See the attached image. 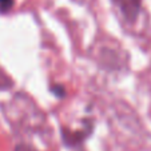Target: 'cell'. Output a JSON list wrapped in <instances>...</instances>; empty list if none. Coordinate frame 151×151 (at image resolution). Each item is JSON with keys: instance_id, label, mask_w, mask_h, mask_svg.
<instances>
[{"instance_id": "cell-1", "label": "cell", "mask_w": 151, "mask_h": 151, "mask_svg": "<svg viewBox=\"0 0 151 151\" xmlns=\"http://www.w3.org/2000/svg\"><path fill=\"white\" fill-rule=\"evenodd\" d=\"M92 132V122L86 120L79 130H68L67 127L62 128V139L67 147H76L82 145L84 139Z\"/></svg>"}, {"instance_id": "cell-2", "label": "cell", "mask_w": 151, "mask_h": 151, "mask_svg": "<svg viewBox=\"0 0 151 151\" xmlns=\"http://www.w3.org/2000/svg\"><path fill=\"white\" fill-rule=\"evenodd\" d=\"M112 3L127 23L132 24L137 22L142 8V0H112Z\"/></svg>"}, {"instance_id": "cell-3", "label": "cell", "mask_w": 151, "mask_h": 151, "mask_svg": "<svg viewBox=\"0 0 151 151\" xmlns=\"http://www.w3.org/2000/svg\"><path fill=\"white\" fill-rule=\"evenodd\" d=\"M14 7V0H0V14H7Z\"/></svg>"}, {"instance_id": "cell-4", "label": "cell", "mask_w": 151, "mask_h": 151, "mask_svg": "<svg viewBox=\"0 0 151 151\" xmlns=\"http://www.w3.org/2000/svg\"><path fill=\"white\" fill-rule=\"evenodd\" d=\"M51 91L54 92L58 98H64V95H66V90H64V87H63L62 84H54Z\"/></svg>"}, {"instance_id": "cell-5", "label": "cell", "mask_w": 151, "mask_h": 151, "mask_svg": "<svg viewBox=\"0 0 151 151\" xmlns=\"http://www.w3.org/2000/svg\"><path fill=\"white\" fill-rule=\"evenodd\" d=\"M14 151H37L36 148H34L31 145H27V143H20L15 147Z\"/></svg>"}]
</instances>
